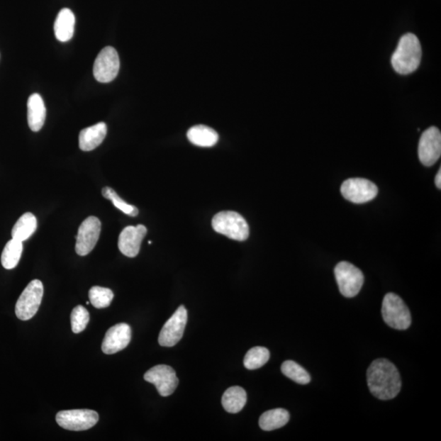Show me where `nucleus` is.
Segmentation results:
<instances>
[{"label":"nucleus","mask_w":441,"mask_h":441,"mask_svg":"<svg viewBox=\"0 0 441 441\" xmlns=\"http://www.w3.org/2000/svg\"><path fill=\"white\" fill-rule=\"evenodd\" d=\"M369 391L381 401L393 399L401 389L399 371L386 359H378L370 364L367 371Z\"/></svg>","instance_id":"nucleus-1"},{"label":"nucleus","mask_w":441,"mask_h":441,"mask_svg":"<svg viewBox=\"0 0 441 441\" xmlns=\"http://www.w3.org/2000/svg\"><path fill=\"white\" fill-rule=\"evenodd\" d=\"M422 55V47L418 38L412 33L406 34L401 38L392 55V67L401 74H411L420 66Z\"/></svg>","instance_id":"nucleus-2"},{"label":"nucleus","mask_w":441,"mask_h":441,"mask_svg":"<svg viewBox=\"0 0 441 441\" xmlns=\"http://www.w3.org/2000/svg\"><path fill=\"white\" fill-rule=\"evenodd\" d=\"M212 225L216 233L228 236L231 240L245 241L249 238V225L238 213L220 212L213 217Z\"/></svg>","instance_id":"nucleus-3"},{"label":"nucleus","mask_w":441,"mask_h":441,"mask_svg":"<svg viewBox=\"0 0 441 441\" xmlns=\"http://www.w3.org/2000/svg\"><path fill=\"white\" fill-rule=\"evenodd\" d=\"M381 315L386 324L392 329L405 330L411 325L410 310L404 301L393 293L385 295L381 306Z\"/></svg>","instance_id":"nucleus-4"},{"label":"nucleus","mask_w":441,"mask_h":441,"mask_svg":"<svg viewBox=\"0 0 441 441\" xmlns=\"http://www.w3.org/2000/svg\"><path fill=\"white\" fill-rule=\"evenodd\" d=\"M43 296L44 285L39 279H34L21 293L17 303L15 313L21 320H29L33 318L39 310Z\"/></svg>","instance_id":"nucleus-5"},{"label":"nucleus","mask_w":441,"mask_h":441,"mask_svg":"<svg viewBox=\"0 0 441 441\" xmlns=\"http://www.w3.org/2000/svg\"><path fill=\"white\" fill-rule=\"evenodd\" d=\"M335 274L338 288L344 297H356L364 284L362 272L352 263L341 262L336 266Z\"/></svg>","instance_id":"nucleus-6"},{"label":"nucleus","mask_w":441,"mask_h":441,"mask_svg":"<svg viewBox=\"0 0 441 441\" xmlns=\"http://www.w3.org/2000/svg\"><path fill=\"white\" fill-rule=\"evenodd\" d=\"M99 420V413L90 410L63 411L59 412L56 416L59 426L75 432L92 428Z\"/></svg>","instance_id":"nucleus-7"},{"label":"nucleus","mask_w":441,"mask_h":441,"mask_svg":"<svg viewBox=\"0 0 441 441\" xmlns=\"http://www.w3.org/2000/svg\"><path fill=\"white\" fill-rule=\"evenodd\" d=\"M120 67V57L117 51L113 47H106L101 50L94 62V77L99 82L110 83L116 78Z\"/></svg>","instance_id":"nucleus-8"},{"label":"nucleus","mask_w":441,"mask_h":441,"mask_svg":"<svg viewBox=\"0 0 441 441\" xmlns=\"http://www.w3.org/2000/svg\"><path fill=\"white\" fill-rule=\"evenodd\" d=\"M187 311L184 306H180L173 316L167 320L159 336L160 346L172 347L184 337L187 323Z\"/></svg>","instance_id":"nucleus-9"},{"label":"nucleus","mask_w":441,"mask_h":441,"mask_svg":"<svg viewBox=\"0 0 441 441\" xmlns=\"http://www.w3.org/2000/svg\"><path fill=\"white\" fill-rule=\"evenodd\" d=\"M341 193L346 200L354 203H364L373 201L379 193L374 182L364 179H350L343 182Z\"/></svg>","instance_id":"nucleus-10"},{"label":"nucleus","mask_w":441,"mask_h":441,"mask_svg":"<svg viewBox=\"0 0 441 441\" xmlns=\"http://www.w3.org/2000/svg\"><path fill=\"white\" fill-rule=\"evenodd\" d=\"M144 379L154 384L159 394L164 397L173 394L179 383L175 370L165 364H159L149 369L145 374Z\"/></svg>","instance_id":"nucleus-11"},{"label":"nucleus","mask_w":441,"mask_h":441,"mask_svg":"<svg viewBox=\"0 0 441 441\" xmlns=\"http://www.w3.org/2000/svg\"><path fill=\"white\" fill-rule=\"evenodd\" d=\"M101 230V220L91 216L86 218L79 228L75 251L78 255L86 256L94 249L100 238Z\"/></svg>","instance_id":"nucleus-12"},{"label":"nucleus","mask_w":441,"mask_h":441,"mask_svg":"<svg viewBox=\"0 0 441 441\" xmlns=\"http://www.w3.org/2000/svg\"><path fill=\"white\" fill-rule=\"evenodd\" d=\"M441 155V133L437 127L425 130L418 144V157L421 163L431 167L437 162Z\"/></svg>","instance_id":"nucleus-13"},{"label":"nucleus","mask_w":441,"mask_h":441,"mask_svg":"<svg viewBox=\"0 0 441 441\" xmlns=\"http://www.w3.org/2000/svg\"><path fill=\"white\" fill-rule=\"evenodd\" d=\"M131 328L125 323H121L107 330L101 350L106 355H112L126 348L131 341Z\"/></svg>","instance_id":"nucleus-14"},{"label":"nucleus","mask_w":441,"mask_h":441,"mask_svg":"<svg viewBox=\"0 0 441 441\" xmlns=\"http://www.w3.org/2000/svg\"><path fill=\"white\" fill-rule=\"evenodd\" d=\"M147 229L143 225H129L121 231L118 246L123 255L135 257L138 254Z\"/></svg>","instance_id":"nucleus-15"},{"label":"nucleus","mask_w":441,"mask_h":441,"mask_svg":"<svg viewBox=\"0 0 441 441\" xmlns=\"http://www.w3.org/2000/svg\"><path fill=\"white\" fill-rule=\"evenodd\" d=\"M106 133L107 126L104 122L83 129L79 136V148L84 152H91L104 141Z\"/></svg>","instance_id":"nucleus-16"},{"label":"nucleus","mask_w":441,"mask_h":441,"mask_svg":"<svg viewBox=\"0 0 441 441\" xmlns=\"http://www.w3.org/2000/svg\"><path fill=\"white\" fill-rule=\"evenodd\" d=\"M28 119L30 128L33 132L40 131L46 119V108L44 100L38 94H32L28 102Z\"/></svg>","instance_id":"nucleus-17"},{"label":"nucleus","mask_w":441,"mask_h":441,"mask_svg":"<svg viewBox=\"0 0 441 441\" xmlns=\"http://www.w3.org/2000/svg\"><path fill=\"white\" fill-rule=\"evenodd\" d=\"M75 17L72 11L63 9L59 12L55 24L57 39L61 42H67L74 35Z\"/></svg>","instance_id":"nucleus-18"},{"label":"nucleus","mask_w":441,"mask_h":441,"mask_svg":"<svg viewBox=\"0 0 441 441\" xmlns=\"http://www.w3.org/2000/svg\"><path fill=\"white\" fill-rule=\"evenodd\" d=\"M189 141L201 147H212L218 142V134L214 129L206 125H196L187 132Z\"/></svg>","instance_id":"nucleus-19"},{"label":"nucleus","mask_w":441,"mask_h":441,"mask_svg":"<svg viewBox=\"0 0 441 441\" xmlns=\"http://www.w3.org/2000/svg\"><path fill=\"white\" fill-rule=\"evenodd\" d=\"M247 402V394L240 386H231L224 392L222 404L225 411L230 413H238L243 410Z\"/></svg>","instance_id":"nucleus-20"},{"label":"nucleus","mask_w":441,"mask_h":441,"mask_svg":"<svg viewBox=\"0 0 441 441\" xmlns=\"http://www.w3.org/2000/svg\"><path fill=\"white\" fill-rule=\"evenodd\" d=\"M289 413L284 408H275L262 414L259 426L263 431L270 432L281 428L289 421Z\"/></svg>","instance_id":"nucleus-21"},{"label":"nucleus","mask_w":441,"mask_h":441,"mask_svg":"<svg viewBox=\"0 0 441 441\" xmlns=\"http://www.w3.org/2000/svg\"><path fill=\"white\" fill-rule=\"evenodd\" d=\"M37 230V219L33 213H26L14 225L12 238L23 242L31 238Z\"/></svg>","instance_id":"nucleus-22"},{"label":"nucleus","mask_w":441,"mask_h":441,"mask_svg":"<svg viewBox=\"0 0 441 441\" xmlns=\"http://www.w3.org/2000/svg\"><path fill=\"white\" fill-rule=\"evenodd\" d=\"M23 251V242L13 239L10 240L1 255L2 266L7 270H12L18 265Z\"/></svg>","instance_id":"nucleus-23"},{"label":"nucleus","mask_w":441,"mask_h":441,"mask_svg":"<svg viewBox=\"0 0 441 441\" xmlns=\"http://www.w3.org/2000/svg\"><path fill=\"white\" fill-rule=\"evenodd\" d=\"M281 371L287 378L298 384L306 385L311 381V376L308 371L293 360L284 362L281 365Z\"/></svg>","instance_id":"nucleus-24"},{"label":"nucleus","mask_w":441,"mask_h":441,"mask_svg":"<svg viewBox=\"0 0 441 441\" xmlns=\"http://www.w3.org/2000/svg\"><path fill=\"white\" fill-rule=\"evenodd\" d=\"M270 359V352L266 347H255L246 353L244 364L250 370L257 369L263 367Z\"/></svg>","instance_id":"nucleus-25"},{"label":"nucleus","mask_w":441,"mask_h":441,"mask_svg":"<svg viewBox=\"0 0 441 441\" xmlns=\"http://www.w3.org/2000/svg\"><path fill=\"white\" fill-rule=\"evenodd\" d=\"M89 296L91 304L98 309L108 308L114 298L112 290L100 286L91 288Z\"/></svg>","instance_id":"nucleus-26"},{"label":"nucleus","mask_w":441,"mask_h":441,"mask_svg":"<svg viewBox=\"0 0 441 441\" xmlns=\"http://www.w3.org/2000/svg\"><path fill=\"white\" fill-rule=\"evenodd\" d=\"M101 193L104 198L110 200L123 213L131 217L138 216V209L123 201L112 188L106 186L102 189Z\"/></svg>","instance_id":"nucleus-27"},{"label":"nucleus","mask_w":441,"mask_h":441,"mask_svg":"<svg viewBox=\"0 0 441 441\" xmlns=\"http://www.w3.org/2000/svg\"><path fill=\"white\" fill-rule=\"evenodd\" d=\"M71 322L73 333H79L84 331L89 322L88 310L83 306H75L72 313Z\"/></svg>","instance_id":"nucleus-28"},{"label":"nucleus","mask_w":441,"mask_h":441,"mask_svg":"<svg viewBox=\"0 0 441 441\" xmlns=\"http://www.w3.org/2000/svg\"><path fill=\"white\" fill-rule=\"evenodd\" d=\"M435 185H437L438 189L441 187V169H439L437 177H435Z\"/></svg>","instance_id":"nucleus-29"}]
</instances>
